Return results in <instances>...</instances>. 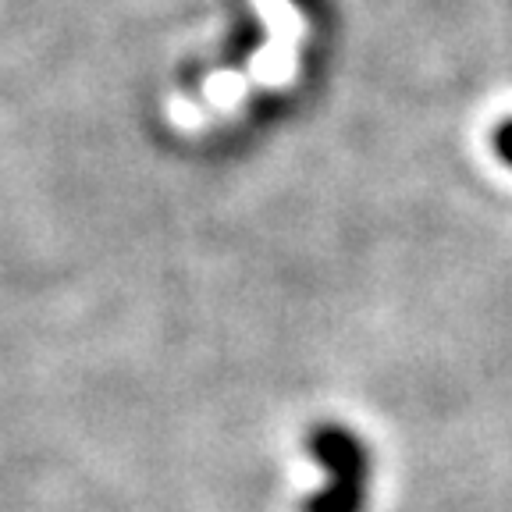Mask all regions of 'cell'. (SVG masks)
<instances>
[{
    "label": "cell",
    "mask_w": 512,
    "mask_h": 512,
    "mask_svg": "<svg viewBox=\"0 0 512 512\" xmlns=\"http://www.w3.org/2000/svg\"><path fill=\"white\" fill-rule=\"evenodd\" d=\"M310 456L328 470V488L306 502V512H363L370 459L360 438L338 424H320L310 434Z\"/></svg>",
    "instance_id": "cell-1"
},
{
    "label": "cell",
    "mask_w": 512,
    "mask_h": 512,
    "mask_svg": "<svg viewBox=\"0 0 512 512\" xmlns=\"http://www.w3.org/2000/svg\"><path fill=\"white\" fill-rule=\"evenodd\" d=\"M495 150H498V157H502L505 164H512V121L498 125V132H495Z\"/></svg>",
    "instance_id": "cell-2"
}]
</instances>
